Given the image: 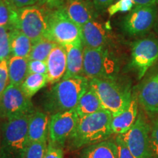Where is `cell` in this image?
Here are the masks:
<instances>
[{
    "label": "cell",
    "mask_w": 158,
    "mask_h": 158,
    "mask_svg": "<svg viewBox=\"0 0 158 158\" xmlns=\"http://www.w3.org/2000/svg\"><path fill=\"white\" fill-rule=\"evenodd\" d=\"M112 114L102 109L89 115L79 117L74 130L67 140L65 147L70 152L109 139L111 130Z\"/></svg>",
    "instance_id": "obj_1"
},
{
    "label": "cell",
    "mask_w": 158,
    "mask_h": 158,
    "mask_svg": "<svg viewBox=\"0 0 158 158\" xmlns=\"http://www.w3.org/2000/svg\"><path fill=\"white\" fill-rule=\"evenodd\" d=\"M89 87V79L80 76L61 80L47 91L42 99V108L48 115L75 109Z\"/></svg>",
    "instance_id": "obj_2"
},
{
    "label": "cell",
    "mask_w": 158,
    "mask_h": 158,
    "mask_svg": "<svg viewBox=\"0 0 158 158\" xmlns=\"http://www.w3.org/2000/svg\"><path fill=\"white\" fill-rule=\"evenodd\" d=\"M29 116L5 120L0 124V158H23L29 144Z\"/></svg>",
    "instance_id": "obj_3"
},
{
    "label": "cell",
    "mask_w": 158,
    "mask_h": 158,
    "mask_svg": "<svg viewBox=\"0 0 158 158\" xmlns=\"http://www.w3.org/2000/svg\"><path fill=\"white\" fill-rule=\"evenodd\" d=\"M89 86L95 91L104 109L112 115L123 110L133 96L129 88L119 84L115 78L89 79Z\"/></svg>",
    "instance_id": "obj_4"
},
{
    "label": "cell",
    "mask_w": 158,
    "mask_h": 158,
    "mask_svg": "<svg viewBox=\"0 0 158 158\" xmlns=\"http://www.w3.org/2000/svg\"><path fill=\"white\" fill-rule=\"evenodd\" d=\"M45 37L62 45L82 42L81 27L68 17L62 7L49 13Z\"/></svg>",
    "instance_id": "obj_5"
},
{
    "label": "cell",
    "mask_w": 158,
    "mask_h": 158,
    "mask_svg": "<svg viewBox=\"0 0 158 158\" xmlns=\"http://www.w3.org/2000/svg\"><path fill=\"white\" fill-rule=\"evenodd\" d=\"M50 12L39 6H29L17 9L14 29H19L35 43L45 37Z\"/></svg>",
    "instance_id": "obj_6"
},
{
    "label": "cell",
    "mask_w": 158,
    "mask_h": 158,
    "mask_svg": "<svg viewBox=\"0 0 158 158\" xmlns=\"http://www.w3.org/2000/svg\"><path fill=\"white\" fill-rule=\"evenodd\" d=\"M33 102L21 86L10 84L0 97V119L2 121L29 116L35 111Z\"/></svg>",
    "instance_id": "obj_7"
},
{
    "label": "cell",
    "mask_w": 158,
    "mask_h": 158,
    "mask_svg": "<svg viewBox=\"0 0 158 158\" xmlns=\"http://www.w3.org/2000/svg\"><path fill=\"white\" fill-rule=\"evenodd\" d=\"M150 124L139 112L134 125L120 135L135 158H155L150 142Z\"/></svg>",
    "instance_id": "obj_8"
},
{
    "label": "cell",
    "mask_w": 158,
    "mask_h": 158,
    "mask_svg": "<svg viewBox=\"0 0 158 158\" xmlns=\"http://www.w3.org/2000/svg\"><path fill=\"white\" fill-rule=\"evenodd\" d=\"M114 64L109 59L105 47L100 48H84L83 76L89 79L115 78Z\"/></svg>",
    "instance_id": "obj_9"
},
{
    "label": "cell",
    "mask_w": 158,
    "mask_h": 158,
    "mask_svg": "<svg viewBox=\"0 0 158 158\" xmlns=\"http://www.w3.org/2000/svg\"><path fill=\"white\" fill-rule=\"evenodd\" d=\"M158 60V40L152 37L138 40L132 45L130 65L135 70L138 80Z\"/></svg>",
    "instance_id": "obj_10"
},
{
    "label": "cell",
    "mask_w": 158,
    "mask_h": 158,
    "mask_svg": "<svg viewBox=\"0 0 158 158\" xmlns=\"http://www.w3.org/2000/svg\"><path fill=\"white\" fill-rule=\"evenodd\" d=\"M79 115L75 109L50 115L48 141L62 148L76 127Z\"/></svg>",
    "instance_id": "obj_11"
},
{
    "label": "cell",
    "mask_w": 158,
    "mask_h": 158,
    "mask_svg": "<svg viewBox=\"0 0 158 158\" xmlns=\"http://www.w3.org/2000/svg\"><path fill=\"white\" fill-rule=\"evenodd\" d=\"M157 12V6H135L124 18V30L133 36L148 32L155 24Z\"/></svg>",
    "instance_id": "obj_12"
},
{
    "label": "cell",
    "mask_w": 158,
    "mask_h": 158,
    "mask_svg": "<svg viewBox=\"0 0 158 158\" xmlns=\"http://www.w3.org/2000/svg\"><path fill=\"white\" fill-rule=\"evenodd\" d=\"M137 99L148 115L158 116V70L141 84Z\"/></svg>",
    "instance_id": "obj_13"
},
{
    "label": "cell",
    "mask_w": 158,
    "mask_h": 158,
    "mask_svg": "<svg viewBox=\"0 0 158 158\" xmlns=\"http://www.w3.org/2000/svg\"><path fill=\"white\" fill-rule=\"evenodd\" d=\"M138 104L137 96L133 95L127 107L120 113L112 115L111 130L113 135H121L133 127L139 114Z\"/></svg>",
    "instance_id": "obj_14"
},
{
    "label": "cell",
    "mask_w": 158,
    "mask_h": 158,
    "mask_svg": "<svg viewBox=\"0 0 158 158\" xmlns=\"http://www.w3.org/2000/svg\"><path fill=\"white\" fill-rule=\"evenodd\" d=\"M46 64L48 84H55L62 80L67 68V53L64 45L58 44L52 49Z\"/></svg>",
    "instance_id": "obj_15"
},
{
    "label": "cell",
    "mask_w": 158,
    "mask_h": 158,
    "mask_svg": "<svg viewBox=\"0 0 158 158\" xmlns=\"http://www.w3.org/2000/svg\"><path fill=\"white\" fill-rule=\"evenodd\" d=\"M62 7L68 17L80 27L95 19L94 7L89 0H64Z\"/></svg>",
    "instance_id": "obj_16"
},
{
    "label": "cell",
    "mask_w": 158,
    "mask_h": 158,
    "mask_svg": "<svg viewBox=\"0 0 158 158\" xmlns=\"http://www.w3.org/2000/svg\"><path fill=\"white\" fill-rule=\"evenodd\" d=\"M50 115L43 110L35 109L29 116L28 124V142H48Z\"/></svg>",
    "instance_id": "obj_17"
},
{
    "label": "cell",
    "mask_w": 158,
    "mask_h": 158,
    "mask_svg": "<svg viewBox=\"0 0 158 158\" xmlns=\"http://www.w3.org/2000/svg\"><path fill=\"white\" fill-rule=\"evenodd\" d=\"M81 40L84 47L100 48L105 47L107 42L106 29L101 23L95 19L81 26Z\"/></svg>",
    "instance_id": "obj_18"
},
{
    "label": "cell",
    "mask_w": 158,
    "mask_h": 158,
    "mask_svg": "<svg viewBox=\"0 0 158 158\" xmlns=\"http://www.w3.org/2000/svg\"><path fill=\"white\" fill-rule=\"evenodd\" d=\"M64 46L67 53V68L62 80L83 76L84 48L83 43H70Z\"/></svg>",
    "instance_id": "obj_19"
},
{
    "label": "cell",
    "mask_w": 158,
    "mask_h": 158,
    "mask_svg": "<svg viewBox=\"0 0 158 158\" xmlns=\"http://www.w3.org/2000/svg\"><path fill=\"white\" fill-rule=\"evenodd\" d=\"M77 158H118L115 138H109L83 148L79 151Z\"/></svg>",
    "instance_id": "obj_20"
},
{
    "label": "cell",
    "mask_w": 158,
    "mask_h": 158,
    "mask_svg": "<svg viewBox=\"0 0 158 158\" xmlns=\"http://www.w3.org/2000/svg\"><path fill=\"white\" fill-rule=\"evenodd\" d=\"M29 59L11 56L7 59L10 84L21 86L28 76Z\"/></svg>",
    "instance_id": "obj_21"
},
{
    "label": "cell",
    "mask_w": 158,
    "mask_h": 158,
    "mask_svg": "<svg viewBox=\"0 0 158 158\" xmlns=\"http://www.w3.org/2000/svg\"><path fill=\"white\" fill-rule=\"evenodd\" d=\"M10 40L12 56L29 58L32 42L27 35L19 29H13L10 30Z\"/></svg>",
    "instance_id": "obj_22"
},
{
    "label": "cell",
    "mask_w": 158,
    "mask_h": 158,
    "mask_svg": "<svg viewBox=\"0 0 158 158\" xmlns=\"http://www.w3.org/2000/svg\"><path fill=\"white\" fill-rule=\"evenodd\" d=\"M104 109L100 98L93 89L89 87L86 92L83 94L76 110L79 116L89 115Z\"/></svg>",
    "instance_id": "obj_23"
},
{
    "label": "cell",
    "mask_w": 158,
    "mask_h": 158,
    "mask_svg": "<svg viewBox=\"0 0 158 158\" xmlns=\"http://www.w3.org/2000/svg\"><path fill=\"white\" fill-rule=\"evenodd\" d=\"M48 84L47 75L31 73L28 74L21 88L29 98H31L37 92L42 89Z\"/></svg>",
    "instance_id": "obj_24"
},
{
    "label": "cell",
    "mask_w": 158,
    "mask_h": 158,
    "mask_svg": "<svg viewBox=\"0 0 158 158\" xmlns=\"http://www.w3.org/2000/svg\"><path fill=\"white\" fill-rule=\"evenodd\" d=\"M58 44L56 43L45 37L33 43L30 54L28 58L29 60H40L46 62L51 51Z\"/></svg>",
    "instance_id": "obj_25"
},
{
    "label": "cell",
    "mask_w": 158,
    "mask_h": 158,
    "mask_svg": "<svg viewBox=\"0 0 158 158\" xmlns=\"http://www.w3.org/2000/svg\"><path fill=\"white\" fill-rule=\"evenodd\" d=\"M17 18V9L7 0H0V27L10 30L14 29Z\"/></svg>",
    "instance_id": "obj_26"
},
{
    "label": "cell",
    "mask_w": 158,
    "mask_h": 158,
    "mask_svg": "<svg viewBox=\"0 0 158 158\" xmlns=\"http://www.w3.org/2000/svg\"><path fill=\"white\" fill-rule=\"evenodd\" d=\"M11 55L10 29L0 27V58L8 59Z\"/></svg>",
    "instance_id": "obj_27"
},
{
    "label": "cell",
    "mask_w": 158,
    "mask_h": 158,
    "mask_svg": "<svg viewBox=\"0 0 158 158\" xmlns=\"http://www.w3.org/2000/svg\"><path fill=\"white\" fill-rule=\"evenodd\" d=\"M48 142H35L29 143L23 158H43Z\"/></svg>",
    "instance_id": "obj_28"
},
{
    "label": "cell",
    "mask_w": 158,
    "mask_h": 158,
    "mask_svg": "<svg viewBox=\"0 0 158 158\" xmlns=\"http://www.w3.org/2000/svg\"><path fill=\"white\" fill-rule=\"evenodd\" d=\"M134 4L132 0H117L108 7V13L110 16L118 13H125L130 12L133 9Z\"/></svg>",
    "instance_id": "obj_29"
},
{
    "label": "cell",
    "mask_w": 158,
    "mask_h": 158,
    "mask_svg": "<svg viewBox=\"0 0 158 158\" xmlns=\"http://www.w3.org/2000/svg\"><path fill=\"white\" fill-rule=\"evenodd\" d=\"M150 142L155 158H158V116H155L150 124Z\"/></svg>",
    "instance_id": "obj_30"
},
{
    "label": "cell",
    "mask_w": 158,
    "mask_h": 158,
    "mask_svg": "<svg viewBox=\"0 0 158 158\" xmlns=\"http://www.w3.org/2000/svg\"><path fill=\"white\" fill-rule=\"evenodd\" d=\"M10 84L7 59H2L0 63V97Z\"/></svg>",
    "instance_id": "obj_31"
},
{
    "label": "cell",
    "mask_w": 158,
    "mask_h": 158,
    "mask_svg": "<svg viewBox=\"0 0 158 158\" xmlns=\"http://www.w3.org/2000/svg\"><path fill=\"white\" fill-rule=\"evenodd\" d=\"M29 74L36 73L47 75L48 67L46 62L40 60H29L28 64Z\"/></svg>",
    "instance_id": "obj_32"
},
{
    "label": "cell",
    "mask_w": 158,
    "mask_h": 158,
    "mask_svg": "<svg viewBox=\"0 0 158 158\" xmlns=\"http://www.w3.org/2000/svg\"><path fill=\"white\" fill-rule=\"evenodd\" d=\"M43 158H64L63 148L48 141L46 151Z\"/></svg>",
    "instance_id": "obj_33"
},
{
    "label": "cell",
    "mask_w": 158,
    "mask_h": 158,
    "mask_svg": "<svg viewBox=\"0 0 158 158\" xmlns=\"http://www.w3.org/2000/svg\"><path fill=\"white\" fill-rule=\"evenodd\" d=\"M116 143L117 144L118 158H135L132 155L130 150L126 147L125 143L120 137V135H116L115 137Z\"/></svg>",
    "instance_id": "obj_34"
},
{
    "label": "cell",
    "mask_w": 158,
    "mask_h": 158,
    "mask_svg": "<svg viewBox=\"0 0 158 158\" xmlns=\"http://www.w3.org/2000/svg\"><path fill=\"white\" fill-rule=\"evenodd\" d=\"M8 2L13 5L15 8L20 9L23 7L33 6L35 5L39 0H7Z\"/></svg>",
    "instance_id": "obj_35"
},
{
    "label": "cell",
    "mask_w": 158,
    "mask_h": 158,
    "mask_svg": "<svg viewBox=\"0 0 158 158\" xmlns=\"http://www.w3.org/2000/svg\"><path fill=\"white\" fill-rule=\"evenodd\" d=\"M115 0H92L94 9L96 10H102L108 8L110 5L113 4Z\"/></svg>",
    "instance_id": "obj_36"
},
{
    "label": "cell",
    "mask_w": 158,
    "mask_h": 158,
    "mask_svg": "<svg viewBox=\"0 0 158 158\" xmlns=\"http://www.w3.org/2000/svg\"><path fill=\"white\" fill-rule=\"evenodd\" d=\"M64 0H40L41 4H43L50 8H58L62 7Z\"/></svg>",
    "instance_id": "obj_37"
},
{
    "label": "cell",
    "mask_w": 158,
    "mask_h": 158,
    "mask_svg": "<svg viewBox=\"0 0 158 158\" xmlns=\"http://www.w3.org/2000/svg\"><path fill=\"white\" fill-rule=\"evenodd\" d=\"M135 6H157L158 0H132Z\"/></svg>",
    "instance_id": "obj_38"
},
{
    "label": "cell",
    "mask_w": 158,
    "mask_h": 158,
    "mask_svg": "<svg viewBox=\"0 0 158 158\" xmlns=\"http://www.w3.org/2000/svg\"><path fill=\"white\" fill-rule=\"evenodd\" d=\"M0 140H1V130H0Z\"/></svg>",
    "instance_id": "obj_39"
},
{
    "label": "cell",
    "mask_w": 158,
    "mask_h": 158,
    "mask_svg": "<svg viewBox=\"0 0 158 158\" xmlns=\"http://www.w3.org/2000/svg\"><path fill=\"white\" fill-rule=\"evenodd\" d=\"M2 59L1 58H0V63H1V62H2Z\"/></svg>",
    "instance_id": "obj_40"
},
{
    "label": "cell",
    "mask_w": 158,
    "mask_h": 158,
    "mask_svg": "<svg viewBox=\"0 0 158 158\" xmlns=\"http://www.w3.org/2000/svg\"><path fill=\"white\" fill-rule=\"evenodd\" d=\"M157 23H158V22H157Z\"/></svg>",
    "instance_id": "obj_41"
}]
</instances>
